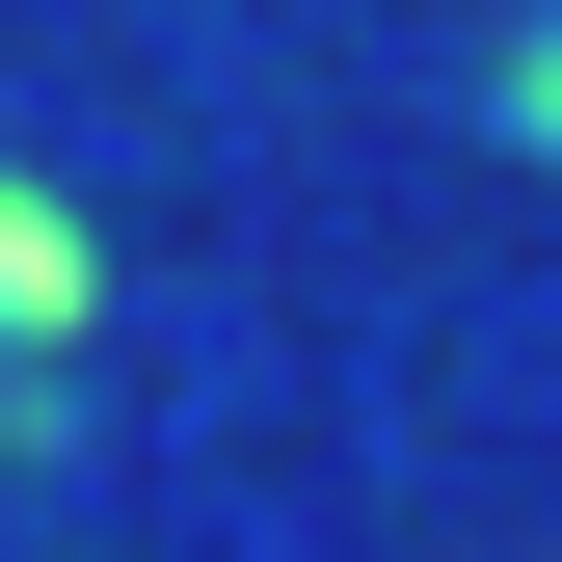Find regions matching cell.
<instances>
[{
	"label": "cell",
	"mask_w": 562,
	"mask_h": 562,
	"mask_svg": "<svg viewBox=\"0 0 562 562\" xmlns=\"http://www.w3.org/2000/svg\"><path fill=\"white\" fill-rule=\"evenodd\" d=\"M81 295H108L81 215H54V188H0V348H81Z\"/></svg>",
	"instance_id": "cell-1"
}]
</instances>
